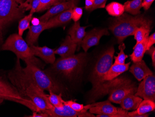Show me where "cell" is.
<instances>
[{
	"label": "cell",
	"instance_id": "43",
	"mask_svg": "<svg viewBox=\"0 0 155 117\" xmlns=\"http://www.w3.org/2000/svg\"><path fill=\"white\" fill-rule=\"evenodd\" d=\"M4 99H2V98H0V104L3 102Z\"/></svg>",
	"mask_w": 155,
	"mask_h": 117
},
{
	"label": "cell",
	"instance_id": "10",
	"mask_svg": "<svg viewBox=\"0 0 155 117\" xmlns=\"http://www.w3.org/2000/svg\"><path fill=\"white\" fill-rule=\"evenodd\" d=\"M137 88L135 84L130 80L113 89L109 93V100L119 104L126 96L129 94H135Z\"/></svg>",
	"mask_w": 155,
	"mask_h": 117
},
{
	"label": "cell",
	"instance_id": "39",
	"mask_svg": "<svg viewBox=\"0 0 155 117\" xmlns=\"http://www.w3.org/2000/svg\"><path fill=\"white\" fill-rule=\"evenodd\" d=\"M154 1L155 0H143L142 2V7L144 9V10H148L149 9Z\"/></svg>",
	"mask_w": 155,
	"mask_h": 117
},
{
	"label": "cell",
	"instance_id": "25",
	"mask_svg": "<svg viewBox=\"0 0 155 117\" xmlns=\"http://www.w3.org/2000/svg\"><path fill=\"white\" fill-rule=\"evenodd\" d=\"M148 37L144 38L141 42L137 43L133 47V52L130 55V59L133 63L139 62L143 60L144 54L146 51Z\"/></svg>",
	"mask_w": 155,
	"mask_h": 117
},
{
	"label": "cell",
	"instance_id": "17",
	"mask_svg": "<svg viewBox=\"0 0 155 117\" xmlns=\"http://www.w3.org/2000/svg\"><path fill=\"white\" fill-rule=\"evenodd\" d=\"M130 71L138 81H141L143 78L149 75H152L153 72L146 65L143 60L133 63L130 68Z\"/></svg>",
	"mask_w": 155,
	"mask_h": 117
},
{
	"label": "cell",
	"instance_id": "26",
	"mask_svg": "<svg viewBox=\"0 0 155 117\" xmlns=\"http://www.w3.org/2000/svg\"><path fill=\"white\" fill-rule=\"evenodd\" d=\"M143 0L128 1L124 4V11L130 13L132 15L140 14V9L142 8Z\"/></svg>",
	"mask_w": 155,
	"mask_h": 117
},
{
	"label": "cell",
	"instance_id": "22",
	"mask_svg": "<svg viewBox=\"0 0 155 117\" xmlns=\"http://www.w3.org/2000/svg\"><path fill=\"white\" fill-rule=\"evenodd\" d=\"M87 26H81L79 21L75 22L74 25L70 29L68 35L73 42L76 43L78 47L80 49L82 41L86 36V29Z\"/></svg>",
	"mask_w": 155,
	"mask_h": 117
},
{
	"label": "cell",
	"instance_id": "41",
	"mask_svg": "<svg viewBox=\"0 0 155 117\" xmlns=\"http://www.w3.org/2000/svg\"><path fill=\"white\" fill-rule=\"evenodd\" d=\"M32 1L33 0H27L26 2H23V6L26 9V10L30 9V5H31V3L32 2Z\"/></svg>",
	"mask_w": 155,
	"mask_h": 117
},
{
	"label": "cell",
	"instance_id": "11",
	"mask_svg": "<svg viewBox=\"0 0 155 117\" xmlns=\"http://www.w3.org/2000/svg\"><path fill=\"white\" fill-rule=\"evenodd\" d=\"M135 95L143 99H149L155 102V77L149 75L142 80Z\"/></svg>",
	"mask_w": 155,
	"mask_h": 117
},
{
	"label": "cell",
	"instance_id": "3",
	"mask_svg": "<svg viewBox=\"0 0 155 117\" xmlns=\"http://www.w3.org/2000/svg\"><path fill=\"white\" fill-rule=\"evenodd\" d=\"M85 53L59 58L53 64L52 68L66 78L74 79L81 73L86 64L87 55Z\"/></svg>",
	"mask_w": 155,
	"mask_h": 117
},
{
	"label": "cell",
	"instance_id": "16",
	"mask_svg": "<svg viewBox=\"0 0 155 117\" xmlns=\"http://www.w3.org/2000/svg\"><path fill=\"white\" fill-rule=\"evenodd\" d=\"M31 52L35 56L41 58L46 63L53 64L55 61L54 50L47 46L39 47L34 45H30Z\"/></svg>",
	"mask_w": 155,
	"mask_h": 117
},
{
	"label": "cell",
	"instance_id": "44",
	"mask_svg": "<svg viewBox=\"0 0 155 117\" xmlns=\"http://www.w3.org/2000/svg\"><path fill=\"white\" fill-rule=\"evenodd\" d=\"M2 38V33L0 31V40H1V39Z\"/></svg>",
	"mask_w": 155,
	"mask_h": 117
},
{
	"label": "cell",
	"instance_id": "5",
	"mask_svg": "<svg viewBox=\"0 0 155 117\" xmlns=\"http://www.w3.org/2000/svg\"><path fill=\"white\" fill-rule=\"evenodd\" d=\"M23 71L43 91L57 93L61 91V87L57 82L49 75L40 69V67L30 62H26Z\"/></svg>",
	"mask_w": 155,
	"mask_h": 117
},
{
	"label": "cell",
	"instance_id": "23",
	"mask_svg": "<svg viewBox=\"0 0 155 117\" xmlns=\"http://www.w3.org/2000/svg\"><path fill=\"white\" fill-rule=\"evenodd\" d=\"M130 64V62L124 64H112L109 70L104 76L100 85L105 81H110V80L114 79L115 78L117 77L118 76L122 74L124 72L128 70Z\"/></svg>",
	"mask_w": 155,
	"mask_h": 117
},
{
	"label": "cell",
	"instance_id": "28",
	"mask_svg": "<svg viewBox=\"0 0 155 117\" xmlns=\"http://www.w3.org/2000/svg\"><path fill=\"white\" fill-rule=\"evenodd\" d=\"M151 30V26H143L138 28L133 35L137 41L136 44L148 37Z\"/></svg>",
	"mask_w": 155,
	"mask_h": 117
},
{
	"label": "cell",
	"instance_id": "31",
	"mask_svg": "<svg viewBox=\"0 0 155 117\" xmlns=\"http://www.w3.org/2000/svg\"><path fill=\"white\" fill-rule=\"evenodd\" d=\"M64 104L68 105L72 109L78 112H87L93 105V104H92L88 105L86 106H84V105L81 104L72 100L64 101Z\"/></svg>",
	"mask_w": 155,
	"mask_h": 117
},
{
	"label": "cell",
	"instance_id": "7",
	"mask_svg": "<svg viewBox=\"0 0 155 117\" xmlns=\"http://www.w3.org/2000/svg\"><path fill=\"white\" fill-rule=\"evenodd\" d=\"M114 52V46H111L105 50L98 58L90 77V80L93 84V89L91 90L100 85L104 76L113 64Z\"/></svg>",
	"mask_w": 155,
	"mask_h": 117
},
{
	"label": "cell",
	"instance_id": "32",
	"mask_svg": "<svg viewBox=\"0 0 155 117\" xmlns=\"http://www.w3.org/2000/svg\"><path fill=\"white\" fill-rule=\"evenodd\" d=\"M120 51L117 54V56L114 57L115 62L114 64H125V60L127 58L128 56L125 54L124 52L125 49V45L123 43L121 44H119V47Z\"/></svg>",
	"mask_w": 155,
	"mask_h": 117
},
{
	"label": "cell",
	"instance_id": "9",
	"mask_svg": "<svg viewBox=\"0 0 155 117\" xmlns=\"http://www.w3.org/2000/svg\"><path fill=\"white\" fill-rule=\"evenodd\" d=\"M92 114L121 115L124 117H129L128 112L123 108H118L112 105L109 100L93 103V105L89 109Z\"/></svg>",
	"mask_w": 155,
	"mask_h": 117
},
{
	"label": "cell",
	"instance_id": "27",
	"mask_svg": "<svg viewBox=\"0 0 155 117\" xmlns=\"http://www.w3.org/2000/svg\"><path fill=\"white\" fill-rule=\"evenodd\" d=\"M105 9L109 14L111 16L119 17L124 12V6L117 2H112L108 4Z\"/></svg>",
	"mask_w": 155,
	"mask_h": 117
},
{
	"label": "cell",
	"instance_id": "35",
	"mask_svg": "<svg viewBox=\"0 0 155 117\" xmlns=\"http://www.w3.org/2000/svg\"><path fill=\"white\" fill-rule=\"evenodd\" d=\"M107 0H94V5L90 9V11H93L97 9L104 8Z\"/></svg>",
	"mask_w": 155,
	"mask_h": 117
},
{
	"label": "cell",
	"instance_id": "2",
	"mask_svg": "<svg viewBox=\"0 0 155 117\" xmlns=\"http://www.w3.org/2000/svg\"><path fill=\"white\" fill-rule=\"evenodd\" d=\"M152 21L144 15L132 16L124 13L112 22L109 29L120 44L127 37L133 36L138 28L143 26H152Z\"/></svg>",
	"mask_w": 155,
	"mask_h": 117
},
{
	"label": "cell",
	"instance_id": "40",
	"mask_svg": "<svg viewBox=\"0 0 155 117\" xmlns=\"http://www.w3.org/2000/svg\"><path fill=\"white\" fill-rule=\"evenodd\" d=\"M94 0H85V8L89 11L90 9L94 5Z\"/></svg>",
	"mask_w": 155,
	"mask_h": 117
},
{
	"label": "cell",
	"instance_id": "34",
	"mask_svg": "<svg viewBox=\"0 0 155 117\" xmlns=\"http://www.w3.org/2000/svg\"><path fill=\"white\" fill-rule=\"evenodd\" d=\"M83 15V9L75 7L72 9V19L74 22L79 21Z\"/></svg>",
	"mask_w": 155,
	"mask_h": 117
},
{
	"label": "cell",
	"instance_id": "21",
	"mask_svg": "<svg viewBox=\"0 0 155 117\" xmlns=\"http://www.w3.org/2000/svg\"><path fill=\"white\" fill-rule=\"evenodd\" d=\"M46 29H47V22L40 21L38 24L30 26L26 37V42L29 46L34 45L38 41L40 34Z\"/></svg>",
	"mask_w": 155,
	"mask_h": 117
},
{
	"label": "cell",
	"instance_id": "24",
	"mask_svg": "<svg viewBox=\"0 0 155 117\" xmlns=\"http://www.w3.org/2000/svg\"><path fill=\"white\" fill-rule=\"evenodd\" d=\"M141 98L136 96L134 94H130L126 96L119 104L122 108L126 110H135L137 109L140 103L142 101Z\"/></svg>",
	"mask_w": 155,
	"mask_h": 117
},
{
	"label": "cell",
	"instance_id": "19",
	"mask_svg": "<svg viewBox=\"0 0 155 117\" xmlns=\"http://www.w3.org/2000/svg\"><path fill=\"white\" fill-rule=\"evenodd\" d=\"M77 47L76 43L73 42L71 37L68 35L60 47L54 50V53L60 55L61 57H68L74 55Z\"/></svg>",
	"mask_w": 155,
	"mask_h": 117
},
{
	"label": "cell",
	"instance_id": "37",
	"mask_svg": "<svg viewBox=\"0 0 155 117\" xmlns=\"http://www.w3.org/2000/svg\"><path fill=\"white\" fill-rule=\"evenodd\" d=\"M145 53L149 54L151 56V59H152V64H153V67L155 68V48L153 46H151L149 49L146 50Z\"/></svg>",
	"mask_w": 155,
	"mask_h": 117
},
{
	"label": "cell",
	"instance_id": "45",
	"mask_svg": "<svg viewBox=\"0 0 155 117\" xmlns=\"http://www.w3.org/2000/svg\"><path fill=\"white\" fill-rule=\"evenodd\" d=\"M18 1H21V0H18Z\"/></svg>",
	"mask_w": 155,
	"mask_h": 117
},
{
	"label": "cell",
	"instance_id": "13",
	"mask_svg": "<svg viewBox=\"0 0 155 117\" xmlns=\"http://www.w3.org/2000/svg\"><path fill=\"white\" fill-rule=\"evenodd\" d=\"M130 79L124 77H116L110 81H105L97 88L91 91V95L94 98H97L110 92L116 87L130 81Z\"/></svg>",
	"mask_w": 155,
	"mask_h": 117
},
{
	"label": "cell",
	"instance_id": "36",
	"mask_svg": "<svg viewBox=\"0 0 155 117\" xmlns=\"http://www.w3.org/2000/svg\"><path fill=\"white\" fill-rule=\"evenodd\" d=\"M40 0H33L30 5V14L33 15L39 7Z\"/></svg>",
	"mask_w": 155,
	"mask_h": 117
},
{
	"label": "cell",
	"instance_id": "42",
	"mask_svg": "<svg viewBox=\"0 0 155 117\" xmlns=\"http://www.w3.org/2000/svg\"><path fill=\"white\" fill-rule=\"evenodd\" d=\"M66 1V0H54V5L58 4V3H61V2H63Z\"/></svg>",
	"mask_w": 155,
	"mask_h": 117
},
{
	"label": "cell",
	"instance_id": "15",
	"mask_svg": "<svg viewBox=\"0 0 155 117\" xmlns=\"http://www.w3.org/2000/svg\"><path fill=\"white\" fill-rule=\"evenodd\" d=\"M78 1L79 0H68L53 5L49 9L45 14L40 17V21L46 22L49 19L65 10L73 9L75 7Z\"/></svg>",
	"mask_w": 155,
	"mask_h": 117
},
{
	"label": "cell",
	"instance_id": "12",
	"mask_svg": "<svg viewBox=\"0 0 155 117\" xmlns=\"http://www.w3.org/2000/svg\"><path fill=\"white\" fill-rule=\"evenodd\" d=\"M42 112L46 113L48 117H94V114L89 112H78L72 109L67 105L64 104L63 107L56 108L52 105L50 108L43 111Z\"/></svg>",
	"mask_w": 155,
	"mask_h": 117
},
{
	"label": "cell",
	"instance_id": "20",
	"mask_svg": "<svg viewBox=\"0 0 155 117\" xmlns=\"http://www.w3.org/2000/svg\"><path fill=\"white\" fill-rule=\"evenodd\" d=\"M155 109V103L149 99H144L140 103L136 110L132 112H128L130 117H147V113L154 111Z\"/></svg>",
	"mask_w": 155,
	"mask_h": 117
},
{
	"label": "cell",
	"instance_id": "46",
	"mask_svg": "<svg viewBox=\"0 0 155 117\" xmlns=\"http://www.w3.org/2000/svg\"><path fill=\"white\" fill-rule=\"evenodd\" d=\"M66 1H68V0H66Z\"/></svg>",
	"mask_w": 155,
	"mask_h": 117
},
{
	"label": "cell",
	"instance_id": "1",
	"mask_svg": "<svg viewBox=\"0 0 155 117\" xmlns=\"http://www.w3.org/2000/svg\"><path fill=\"white\" fill-rule=\"evenodd\" d=\"M19 60L17 58L15 66L8 74L11 84L22 97L34 103L38 112L50 108L53 105L49 102L48 95L24 72Z\"/></svg>",
	"mask_w": 155,
	"mask_h": 117
},
{
	"label": "cell",
	"instance_id": "4",
	"mask_svg": "<svg viewBox=\"0 0 155 117\" xmlns=\"http://www.w3.org/2000/svg\"><path fill=\"white\" fill-rule=\"evenodd\" d=\"M2 50H9L14 52L17 58L26 62H30L39 67L41 66V63L33 55L30 46L19 34H13L5 41L2 46Z\"/></svg>",
	"mask_w": 155,
	"mask_h": 117
},
{
	"label": "cell",
	"instance_id": "8",
	"mask_svg": "<svg viewBox=\"0 0 155 117\" xmlns=\"http://www.w3.org/2000/svg\"><path fill=\"white\" fill-rule=\"evenodd\" d=\"M0 98L9 100L25 105L33 112H38L33 102L22 97L12 84L0 79Z\"/></svg>",
	"mask_w": 155,
	"mask_h": 117
},
{
	"label": "cell",
	"instance_id": "30",
	"mask_svg": "<svg viewBox=\"0 0 155 117\" xmlns=\"http://www.w3.org/2000/svg\"><path fill=\"white\" fill-rule=\"evenodd\" d=\"M33 15L29 14L28 15L25 16L24 18L20 20L18 26V34L19 35L22 36L24 31L29 29L30 22L32 20Z\"/></svg>",
	"mask_w": 155,
	"mask_h": 117
},
{
	"label": "cell",
	"instance_id": "38",
	"mask_svg": "<svg viewBox=\"0 0 155 117\" xmlns=\"http://www.w3.org/2000/svg\"><path fill=\"white\" fill-rule=\"evenodd\" d=\"M155 43V33H154L151 35L150 36H149L147 42V48L146 50L149 49L150 48L153 46V44Z\"/></svg>",
	"mask_w": 155,
	"mask_h": 117
},
{
	"label": "cell",
	"instance_id": "33",
	"mask_svg": "<svg viewBox=\"0 0 155 117\" xmlns=\"http://www.w3.org/2000/svg\"><path fill=\"white\" fill-rule=\"evenodd\" d=\"M54 0H40L39 7L36 12H42L49 9L54 5Z\"/></svg>",
	"mask_w": 155,
	"mask_h": 117
},
{
	"label": "cell",
	"instance_id": "29",
	"mask_svg": "<svg viewBox=\"0 0 155 117\" xmlns=\"http://www.w3.org/2000/svg\"><path fill=\"white\" fill-rule=\"evenodd\" d=\"M50 94L48 95V99L51 104L56 107L61 108L63 107L64 105V100L62 98L61 93L57 95L55 93L50 91Z\"/></svg>",
	"mask_w": 155,
	"mask_h": 117
},
{
	"label": "cell",
	"instance_id": "6",
	"mask_svg": "<svg viewBox=\"0 0 155 117\" xmlns=\"http://www.w3.org/2000/svg\"><path fill=\"white\" fill-rule=\"evenodd\" d=\"M18 0H0V30L24 15L26 9Z\"/></svg>",
	"mask_w": 155,
	"mask_h": 117
},
{
	"label": "cell",
	"instance_id": "18",
	"mask_svg": "<svg viewBox=\"0 0 155 117\" xmlns=\"http://www.w3.org/2000/svg\"><path fill=\"white\" fill-rule=\"evenodd\" d=\"M72 9L65 10L49 19L47 22V29L66 24L72 20Z\"/></svg>",
	"mask_w": 155,
	"mask_h": 117
},
{
	"label": "cell",
	"instance_id": "14",
	"mask_svg": "<svg viewBox=\"0 0 155 117\" xmlns=\"http://www.w3.org/2000/svg\"><path fill=\"white\" fill-rule=\"evenodd\" d=\"M108 35L109 32L107 29H94L86 33L82 41L81 46L86 53L91 47L98 45L103 36Z\"/></svg>",
	"mask_w": 155,
	"mask_h": 117
}]
</instances>
